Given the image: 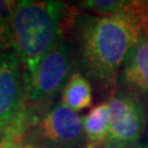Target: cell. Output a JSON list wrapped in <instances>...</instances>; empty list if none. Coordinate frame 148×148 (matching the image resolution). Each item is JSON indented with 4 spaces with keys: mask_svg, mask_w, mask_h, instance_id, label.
<instances>
[{
    "mask_svg": "<svg viewBox=\"0 0 148 148\" xmlns=\"http://www.w3.org/2000/svg\"><path fill=\"white\" fill-rule=\"evenodd\" d=\"M68 32L78 71L112 95L125 57L142 37L140 32L123 16L102 18L77 10Z\"/></svg>",
    "mask_w": 148,
    "mask_h": 148,
    "instance_id": "6da1fadb",
    "label": "cell"
},
{
    "mask_svg": "<svg viewBox=\"0 0 148 148\" xmlns=\"http://www.w3.org/2000/svg\"><path fill=\"white\" fill-rule=\"evenodd\" d=\"M76 8L59 1H18L12 21V48L30 75L68 32Z\"/></svg>",
    "mask_w": 148,
    "mask_h": 148,
    "instance_id": "7a4b0ae2",
    "label": "cell"
},
{
    "mask_svg": "<svg viewBox=\"0 0 148 148\" xmlns=\"http://www.w3.org/2000/svg\"><path fill=\"white\" fill-rule=\"evenodd\" d=\"M74 66L70 43L65 36L53 46L30 75H24L25 106H47L63 91Z\"/></svg>",
    "mask_w": 148,
    "mask_h": 148,
    "instance_id": "3957f363",
    "label": "cell"
},
{
    "mask_svg": "<svg viewBox=\"0 0 148 148\" xmlns=\"http://www.w3.org/2000/svg\"><path fill=\"white\" fill-rule=\"evenodd\" d=\"M25 106L24 75L14 49L0 54V135L13 127Z\"/></svg>",
    "mask_w": 148,
    "mask_h": 148,
    "instance_id": "277c9868",
    "label": "cell"
},
{
    "mask_svg": "<svg viewBox=\"0 0 148 148\" xmlns=\"http://www.w3.org/2000/svg\"><path fill=\"white\" fill-rule=\"evenodd\" d=\"M110 139L137 144L146 125L144 106L136 97L117 88L108 100Z\"/></svg>",
    "mask_w": 148,
    "mask_h": 148,
    "instance_id": "5b68a950",
    "label": "cell"
},
{
    "mask_svg": "<svg viewBox=\"0 0 148 148\" xmlns=\"http://www.w3.org/2000/svg\"><path fill=\"white\" fill-rule=\"evenodd\" d=\"M119 82L122 90L148 103V40L143 35L127 53Z\"/></svg>",
    "mask_w": 148,
    "mask_h": 148,
    "instance_id": "8992f818",
    "label": "cell"
},
{
    "mask_svg": "<svg viewBox=\"0 0 148 148\" xmlns=\"http://www.w3.org/2000/svg\"><path fill=\"white\" fill-rule=\"evenodd\" d=\"M86 137V148H101L110 139L109 106L108 102H101L93 106L82 117Z\"/></svg>",
    "mask_w": 148,
    "mask_h": 148,
    "instance_id": "52a82bcc",
    "label": "cell"
},
{
    "mask_svg": "<svg viewBox=\"0 0 148 148\" xmlns=\"http://www.w3.org/2000/svg\"><path fill=\"white\" fill-rule=\"evenodd\" d=\"M62 103L75 112L91 106L92 88L90 80L79 71L73 73L62 91Z\"/></svg>",
    "mask_w": 148,
    "mask_h": 148,
    "instance_id": "ba28073f",
    "label": "cell"
},
{
    "mask_svg": "<svg viewBox=\"0 0 148 148\" xmlns=\"http://www.w3.org/2000/svg\"><path fill=\"white\" fill-rule=\"evenodd\" d=\"M123 18L133 23L140 34L148 40V1L146 0H131L126 1Z\"/></svg>",
    "mask_w": 148,
    "mask_h": 148,
    "instance_id": "9c48e42d",
    "label": "cell"
},
{
    "mask_svg": "<svg viewBox=\"0 0 148 148\" xmlns=\"http://www.w3.org/2000/svg\"><path fill=\"white\" fill-rule=\"evenodd\" d=\"M79 7L82 10L93 13L97 16L111 18L120 16L124 11L126 1L122 0H87L80 1Z\"/></svg>",
    "mask_w": 148,
    "mask_h": 148,
    "instance_id": "30bf717a",
    "label": "cell"
},
{
    "mask_svg": "<svg viewBox=\"0 0 148 148\" xmlns=\"http://www.w3.org/2000/svg\"><path fill=\"white\" fill-rule=\"evenodd\" d=\"M18 1L14 0H0V21L5 32L12 37V21L16 12Z\"/></svg>",
    "mask_w": 148,
    "mask_h": 148,
    "instance_id": "8fae6325",
    "label": "cell"
},
{
    "mask_svg": "<svg viewBox=\"0 0 148 148\" xmlns=\"http://www.w3.org/2000/svg\"><path fill=\"white\" fill-rule=\"evenodd\" d=\"M12 49V37L5 32V27L0 21V54Z\"/></svg>",
    "mask_w": 148,
    "mask_h": 148,
    "instance_id": "7c38bea8",
    "label": "cell"
},
{
    "mask_svg": "<svg viewBox=\"0 0 148 148\" xmlns=\"http://www.w3.org/2000/svg\"><path fill=\"white\" fill-rule=\"evenodd\" d=\"M101 148H139L138 144H125L109 139Z\"/></svg>",
    "mask_w": 148,
    "mask_h": 148,
    "instance_id": "4fadbf2b",
    "label": "cell"
},
{
    "mask_svg": "<svg viewBox=\"0 0 148 148\" xmlns=\"http://www.w3.org/2000/svg\"><path fill=\"white\" fill-rule=\"evenodd\" d=\"M11 148H35V147L27 143H16V144H14Z\"/></svg>",
    "mask_w": 148,
    "mask_h": 148,
    "instance_id": "5bb4252c",
    "label": "cell"
},
{
    "mask_svg": "<svg viewBox=\"0 0 148 148\" xmlns=\"http://www.w3.org/2000/svg\"><path fill=\"white\" fill-rule=\"evenodd\" d=\"M13 145H11L10 143H8L5 139H0V148H11Z\"/></svg>",
    "mask_w": 148,
    "mask_h": 148,
    "instance_id": "9a60e30c",
    "label": "cell"
},
{
    "mask_svg": "<svg viewBox=\"0 0 148 148\" xmlns=\"http://www.w3.org/2000/svg\"><path fill=\"white\" fill-rule=\"evenodd\" d=\"M145 148H148V143H147V145H146V146H145Z\"/></svg>",
    "mask_w": 148,
    "mask_h": 148,
    "instance_id": "2e32d148",
    "label": "cell"
}]
</instances>
